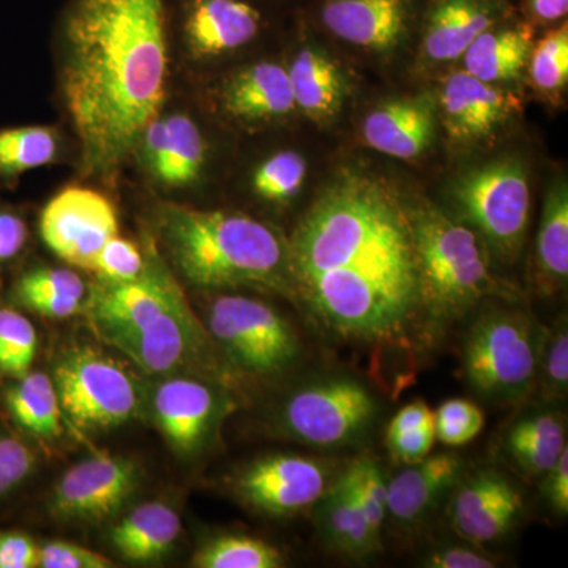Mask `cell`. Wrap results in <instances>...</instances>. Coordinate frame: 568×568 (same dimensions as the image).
Instances as JSON below:
<instances>
[{
    "mask_svg": "<svg viewBox=\"0 0 568 568\" xmlns=\"http://www.w3.org/2000/svg\"><path fill=\"white\" fill-rule=\"evenodd\" d=\"M294 293L343 339L402 342L420 312L407 211L379 183L347 175L325 190L290 244Z\"/></svg>",
    "mask_w": 568,
    "mask_h": 568,
    "instance_id": "cell-1",
    "label": "cell"
},
{
    "mask_svg": "<svg viewBox=\"0 0 568 568\" xmlns=\"http://www.w3.org/2000/svg\"><path fill=\"white\" fill-rule=\"evenodd\" d=\"M168 0H70L61 20L63 103L82 170L112 179L166 93Z\"/></svg>",
    "mask_w": 568,
    "mask_h": 568,
    "instance_id": "cell-2",
    "label": "cell"
},
{
    "mask_svg": "<svg viewBox=\"0 0 568 568\" xmlns=\"http://www.w3.org/2000/svg\"><path fill=\"white\" fill-rule=\"evenodd\" d=\"M159 233L175 268L194 286H254L295 295L286 242L252 216L166 204L159 213Z\"/></svg>",
    "mask_w": 568,
    "mask_h": 568,
    "instance_id": "cell-3",
    "label": "cell"
},
{
    "mask_svg": "<svg viewBox=\"0 0 568 568\" xmlns=\"http://www.w3.org/2000/svg\"><path fill=\"white\" fill-rule=\"evenodd\" d=\"M416 250L420 306L436 323L465 316L495 290L477 234L429 204L407 211Z\"/></svg>",
    "mask_w": 568,
    "mask_h": 568,
    "instance_id": "cell-4",
    "label": "cell"
},
{
    "mask_svg": "<svg viewBox=\"0 0 568 568\" xmlns=\"http://www.w3.org/2000/svg\"><path fill=\"white\" fill-rule=\"evenodd\" d=\"M545 328L519 308H491L470 324L463 346L469 387L489 402L511 403L536 387Z\"/></svg>",
    "mask_w": 568,
    "mask_h": 568,
    "instance_id": "cell-5",
    "label": "cell"
},
{
    "mask_svg": "<svg viewBox=\"0 0 568 568\" xmlns=\"http://www.w3.org/2000/svg\"><path fill=\"white\" fill-rule=\"evenodd\" d=\"M205 324L227 361L252 375H278L301 355L293 325L257 298L220 295L209 306Z\"/></svg>",
    "mask_w": 568,
    "mask_h": 568,
    "instance_id": "cell-6",
    "label": "cell"
},
{
    "mask_svg": "<svg viewBox=\"0 0 568 568\" xmlns=\"http://www.w3.org/2000/svg\"><path fill=\"white\" fill-rule=\"evenodd\" d=\"M454 196L493 252L506 261L517 260L530 213L529 179L523 163L503 159L473 168L455 182Z\"/></svg>",
    "mask_w": 568,
    "mask_h": 568,
    "instance_id": "cell-7",
    "label": "cell"
},
{
    "mask_svg": "<svg viewBox=\"0 0 568 568\" xmlns=\"http://www.w3.org/2000/svg\"><path fill=\"white\" fill-rule=\"evenodd\" d=\"M62 410L84 429H111L134 417L140 394L132 375L91 346L65 351L54 366Z\"/></svg>",
    "mask_w": 568,
    "mask_h": 568,
    "instance_id": "cell-8",
    "label": "cell"
},
{
    "mask_svg": "<svg viewBox=\"0 0 568 568\" xmlns=\"http://www.w3.org/2000/svg\"><path fill=\"white\" fill-rule=\"evenodd\" d=\"M376 414V398L361 381L331 377L295 390L280 410V426L298 443L335 448L365 435Z\"/></svg>",
    "mask_w": 568,
    "mask_h": 568,
    "instance_id": "cell-9",
    "label": "cell"
},
{
    "mask_svg": "<svg viewBox=\"0 0 568 568\" xmlns=\"http://www.w3.org/2000/svg\"><path fill=\"white\" fill-rule=\"evenodd\" d=\"M185 304L189 302L174 276L151 256L144 271L132 280L100 278L84 308L95 334L108 343L115 336L140 331Z\"/></svg>",
    "mask_w": 568,
    "mask_h": 568,
    "instance_id": "cell-10",
    "label": "cell"
},
{
    "mask_svg": "<svg viewBox=\"0 0 568 568\" xmlns=\"http://www.w3.org/2000/svg\"><path fill=\"white\" fill-rule=\"evenodd\" d=\"M40 234L61 260L93 272L104 244L119 234L118 213L104 194L69 186L41 212Z\"/></svg>",
    "mask_w": 568,
    "mask_h": 568,
    "instance_id": "cell-11",
    "label": "cell"
},
{
    "mask_svg": "<svg viewBox=\"0 0 568 568\" xmlns=\"http://www.w3.org/2000/svg\"><path fill=\"white\" fill-rule=\"evenodd\" d=\"M327 488L325 466L301 455H268L246 466L235 480L246 504L275 517L315 506Z\"/></svg>",
    "mask_w": 568,
    "mask_h": 568,
    "instance_id": "cell-12",
    "label": "cell"
},
{
    "mask_svg": "<svg viewBox=\"0 0 568 568\" xmlns=\"http://www.w3.org/2000/svg\"><path fill=\"white\" fill-rule=\"evenodd\" d=\"M183 44L193 58H219L261 36L265 13L257 0H173Z\"/></svg>",
    "mask_w": 568,
    "mask_h": 568,
    "instance_id": "cell-13",
    "label": "cell"
},
{
    "mask_svg": "<svg viewBox=\"0 0 568 568\" xmlns=\"http://www.w3.org/2000/svg\"><path fill=\"white\" fill-rule=\"evenodd\" d=\"M140 473L129 459L93 457L71 467L51 499L55 517L73 521H103L118 514L138 487Z\"/></svg>",
    "mask_w": 568,
    "mask_h": 568,
    "instance_id": "cell-14",
    "label": "cell"
},
{
    "mask_svg": "<svg viewBox=\"0 0 568 568\" xmlns=\"http://www.w3.org/2000/svg\"><path fill=\"white\" fill-rule=\"evenodd\" d=\"M523 514L519 489L497 470H478L459 478L452 495L448 517L452 528L469 544L499 540L517 525Z\"/></svg>",
    "mask_w": 568,
    "mask_h": 568,
    "instance_id": "cell-15",
    "label": "cell"
},
{
    "mask_svg": "<svg viewBox=\"0 0 568 568\" xmlns=\"http://www.w3.org/2000/svg\"><path fill=\"white\" fill-rule=\"evenodd\" d=\"M108 345L118 347L149 375H162L190 364L205 346V332L185 304L140 331L115 336Z\"/></svg>",
    "mask_w": 568,
    "mask_h": 568,
    "instance_id": "cell-16",
    "label": "cell"
},
{
    "mask_svg": "<svg viewBox=\"0 0 568 568\" xmlns=\"http://www.w3.org/2000/svg\"><path fill=\"white\" fill-rule=\"evenodd\" d=\"M152 409L168 443L183 454L203 446L222 414L215 392L189 377L163 381L153 394Z\"/></svg>",
    "mask_w": 568,
    "mask_h": 568,
    "instance_id": "cell-17",
    "label": "cell"
},
{
    "mask_svg": "<svg viewBox=\"0 0 568 568\" xmlns=\"http://www.w3.org/2000/svg\"><path fill=\"white\" fill-rule=\"evenodd\" d=\"M140 145L149 173L164 186L192 185L203 173L205 141L200 126L186 114L153 119L142 133Z\"/></svg>",
    "mask_w": 568,
    "mask_h": 568,
    "instance_id": "cell-18",
    "label": "cell"
},
{
    "mask_svg": "<svg viewBox=\"0 0 568 568\" xmlns=\"http://www.w3.org/2000/svg\"><path fill=\"white\" fill-rule=\"evenodd\" d=\"M410 10L413 0H324L320 20L346 43L388 51L405 37Z\"/></svg>",
    "mask_w": 568,
    "mask_h": 568,
    "instance_id": "cell-19",
    "label": "cell"
},
{
    "mask_svg": "<svg viewBox=\"0 0 568 568\" xmlns=\"http://www.w3.org/2000/svg\"><path fill=\"white\" fill-rule=\"evenodd\" d=\"M518 104L515 97L497 91L466 70L450 74L440 89L444 125L458 141L489 136L514 114Z\"/></svg>",
    "mask_w": 568,
    "mask_h": 568,
    "instance_id": "cell-20",
    "label": "cell"
},
{
    "mask_svg": "<svg viewBox=\"0 0 568 568\" xmlns=\"http://www.w3.org/2000/svg\"><path fill=\"white\" fill-rule=\"evenodd\" d=\"M435 130V102L422 95L395 100L369 112L364 123V140L377 152L413 160L432 145Z\"/></svg>",
    "mask_w": 568,
    "mask_h": 568,
    "instance_id": "cell-21",
    "label": "cell"
},
{
    "mask_svg": "<svg viewBox=\"0 0 568 568\" xmlns=\"http://www.w3.org/2000/svg\"><path fill=\"white\" fill-rule=\"evenodd\" d=\"M500 18L497 0H432L425 21L426 58L436 62L463 58L469 44Z\"/></svg>",
    "mask_w": 568,
    "mask_h": 568,
    "instance_id": "cell-22",
    "label": "cell"
},
{
    "mask_svg": "<svg viewBox=\"0 0 568 568\" xmlns=\"http://www.w3.org/2000/svg\"><path fill=\"white\" fill-rule=\"evenodd\" d=\"M462 466L450 454L410 463L387 481V515L402 525L420 521L458 484Z\"/></svg>",
    "mask_w": 568,
    "mask_h": 568,
    "instance_id": "cell-23",
    "label": "cell"
},
{
    "mask_svg": "<svg viewBox=\"0 0 568 568\" xmlns=\"http://www.w3.org/2000/svg\"><path fill=\"white\" fill-rule=\"evenodd\" d=\"M223 110L242 122H268L295 110L290 74L275 62L237 71L222 89Z\"/></svg>",
    "mask_w": 568,
    "mask_h": 568,
    "instance_id": "cell-24",
    "label": "cell"
},
{
    "mask_svg": "<svg viewBox=\"0 0 568 568\" xmlns=\"http://www.w3.org/2000/svg\"><path fill=\"white\" fill-rule=\"evenodd\" d=\"M320 526L325 544L347 558L364 559L381 549V536L373 530L346 477L328 485L320 500Z\"/></svg>",
    "mask_w": 568,
    "mask_h": 568,
    "instance_id": "cell-25",
    "label": "cell"
},
{
    "mask_svg": "<svg viewBox=\"0 0 568 568\" xmlns=\"http://www.w3.org/2000/svg\"><path fill=\"white\" fill-rule=\"evenodd\" d=\"M181 532V517L173 507L145 503L111 529L110 540L123 559L153 562L171 551Z\"/></svg>",
    "mask_w": 568,
    "mask_h": 568,
    "instance_id": "cell-26",
    "label": "cell"
},
{
    "mask_svg": "<svg viewBox=\"0 0 568 568\" xmlns=\"http://www.w3.org/2000/svg\"><path fill=\"white\" fill-rule=\"evenodd\" d=\"M295 108L313 121H327L342 110L346 95L345 78L338 65L313 47L301 50L290 69Z\"/></svg>",
    "mask_w": 568,
    "mask_h": 568,
    "instance_id": "cell-27",
    "label": "cell"
},
{
    "mask_svg": "<svg viewBox=\"0 0 568 568\" xmlns=\"http://www.w3.org/2000/svg\"><path fill=\"white\" fill-rule=\"evenodd\" d=\"M496 26L481 32L463 54L467 73L488 84L517 78L532 52V31L528 26Z\"/></svg>",
    "mask_w": 568,
    "mask_h": 568,
    "instance_id": "cell-28",
    "label": "cell"
},
{
    "mask_svg": "<svg viewBox=\"0 0 568 568\" xmlns=\"http://www.w3.org/2000/svg\"><path fill=\"white\" fill-rule=\"evenodd\" d=\"M537 286L545 295L562 290L568 278V190L555 183L545 197L536 245Z\"/></svg>",
    "mask_w": 568,
    "mask_h": 568,
    "instance_id": "cell-29",
    "label": "cell"
},
{
    "mask_svg": "<svg viewBox=\"0 0 568 568\" xmlns=\"http://www.w3.org/2000/svg\"><path fill=\"white\" fill-rule=\"evenodd\" d=\"M6 406L11 418L32 435L55 439L61 437L62 407L54 381L44 373H26L7 388Z\"/></svg>",
    "mask_w": 568,
    "mask_h": 568,
    "instance_id": "cell-30",
    "label": "cell"
},
{
    "mask_svg": "<svg viewBox=\"0 0 568 568\" xmlns=\"http://www.w3.org/2000/svg\"><path fill=\"white\" fill-rule=\"evenodd\" d=\"M58 155V138L48 126L0 130V175L14 179L51 163Z\"/></svg>",
    "mask_w": 568,
    "mask_h": 568,
    "instance_id": "cell-31",
    "label": "cell"
},
{
    "mask_svg": "<svg viewBox=\"0 0 568 568\" xmlns=\"http://www.w3.org/2000/svg\"><path fill=\"white\" fill-rule=\"evenodd\" d=\"M283 564L278 548L235 534L212 538L193 556V566L200 568H278Z\"/></svg>",
    "mask_w": 568,
    "mask_h": 568,
    "instance_id": "cell-32",
    "label": "cell"
},
{
    "mask_svg": "<svg viewBox=\"0 0 568 568\" xmlns=\"http://www.w3.org/2000/svg\"><path fill=\"white\" fill-rule=\"evenodd\" d=\"M37 353V332L31 321L10 308H0V375L29 373Z\"/></svg>",
    "mask_w": 568,
    "mask_h": 568,
    "instance_id": "cell-33",
    "label": "cell"
},
{
    "mask_svg": "<svg viewBox=\"0 0 568 568\" xmlns=\"http://www.w3.org/2000/svg\"><path fill=\"white\" fill-rule=\"evenodd\" d=\"M306 162L301 153L284 151L265 160L253 175L254 192L267 201L283 203L301 192Z\"/></svg>",
    "mask_w": 568,
    "mask_h": 568,
    "instance_id": "cell-34",
    "label": "cell"
},
{
    "mask_svg": "<svg viewBox=\"0 0 568 568\" xmlns=\"http://www.w3.org/2000/svg\"><path fill=\"white\" fill-rule=\"evenodd\" d=\"M530 80L538 91L559 93L568 81V29L567 24L547 33L529 58Z\"/></svg>",
    "mask_w": 568,
    "mask_h": 568,
    "instance_id": "cell-35",
    "label": "cell"
},
{
    "mask_svg": "<svg viewBox=\"0 0 568 568\" xmlns=\"http://www.w3.org/2000/svg\"><path fill=\"white\" fill-rule=\"evenodd\" d=\"M343 476L353 489L373 530L381 536L387 518V480L376 459L362 457L347 467Z\"/></svg>",
    "mask_w": 568,
    "mask_h": 568,
    "instance_id": "cell-36",
    "label": "cell"
},
{
    "mask_svg": "<svg viewBox=\"0 0 568 568\" xmlns=\"http://www.w3.org/2000/svg\"><path fill=\"white\" fill-rule=\"evenodd\" d=\"M536 386L547 399H564L568 390V327L566 317L545 331L538 358Z\"/></svg>",
    "mask_w": 568,
    "mask_h": 568,
    "instance_id": "cell-37",
    "label": "cell"
},
{
    "mask_svg": "<svg viewBox=\"0 0 568 568\" xmlns=\"http://www.w3.org/2000/svg\"><path fill=\"white\" fill-rule=\"evenodd\" d=\"M484 426V410L467 399H447L435 410L436 439L448 447L465 446L480 435Z\"/></svg>",
    "mask_w": 568,
    "mask_h": 568,
    "instance_id": "cell-38",
    "label": "cell"
},
{
    "mask_svg": "<svg viewBox=\"0 0 568 568\" xmlns=\"http://www.w3.org/2000/svg\"><path fill=\"white\" fill-rule=\"evenodd\" d=\"M144 267L145 260L138 245L118 234L104 244L97 256L93 272L102 280L125 282L140 275Z\"/></svg>",
    "mask_w": 568,
    "mask_h": 568,
    "instance_id": "cell-39",
    "label": "cell"
},
{
    "mask_svg": "<svg viewBox=\"0 0 568 568\" xmlns=\"http://www.w3.org/2000/svg\"><path fill=\"white\" fill-rule=\"evenodd\" d=\"M54 293L84 298L85 284L77 272L69 268L40 267L29 271L14 283L13 294Z\"/></svg>",
    "mask_w": 568,
    "mask_h": 568,
    "instance_id": "cell-40",
    "label": "cell"
},
{
    "mask_svg": "<svg viewBox=\"0 0 568 568\" xmlns=\"http://www.w3.org/2000/svg\"><path fill=\"white\" fill-rule=\"evenodd\" d=\"M114 564L100 552L70 544V541H50L40 547V566L43 568H108Z\"/></svg>",
    "mask_w": 568,
    "mask_h": 568,
    "instance_id": "cell-41",
    "label": "cell"
},
{
    "mask_svg": "<svg viewBox=\"0 0 568 568\" xmlns=\"http://www.w3.org/2000/svg\"><path fill=\"white\" fill-rule=\"evenodd\" d=\"M36 466L31 448L14 437L0 436V495L21 484Z\"/></svg>",
    "mask_w": 568,
    "mask_h": 568,
    "instance_id": "cell-42",
    "label": "cell"
},
{
    "mask_svg": "<svg viewBox=\"0 0 568 568\" xmlns=\"http://www.w3.org/2000/svg\"><path fill=\"white\" fill-rule=\"evenodd\" d=\"M436 429L435 424L420 426V428L409 429V432L387 435V447L392 458L395 462L410 463L420 462L428 457L433 446H435Z\"/></svg>",
    "mask_w": 568,
    "mask_h": 568,
    "instance_id": "cell-43",
    "label": "cell"
},
{
    "mask_svg": "<svg viewBox=\"0 0 568 568\" xmlns=\"http://www.w3.org/2000/svg\"><path fill=\"white\" fill-rule=\"evenodd\" d=\"M13 298L18 304L39 313L41 316L58 317V320L78 315L84 310V304H82L84 298L67 294L22 293L13 294Z\"/></svg>",
    "mask_w": 568,
    "mask_h": 568,
    "instance_id": "cell-44",
    "label": "cell"
},
{
    "mask_svg": "<svg viewBox=\"0 0 568 568\" xmlns=\"http://www.w3.org/2000/svg\"><path fill=\"white\" fill-rule=\"evenodd\" d=\"M497 562L470 545H446L433 549L425 559V567L432 568H493Z\"/></svg>",
    "mask_w": 568,
    "mask_h": 568,
    "instance_id": "cell-45",
    "label": "cell"
},
{
    "mask_svg": "<svg viewBox=\"0 0 568 568\" xmlns=\"http://www.w3.org/2000/svg\"><path fill=\"white\" fill-rule=\"evenodd\" d=\"M40 566V547L21 532L0 534V568H33Z\"/></svg>",
    "mask_w": 568,
    "mask_h": 568,
    "instance_id": "cell-46",
    "label": "cell"
},
{
    "mask_svg": "<svg viewBox=\"0 0 568 568\" xmlns=\"http://www.w3.org/2000/svg\"><path fill=\"white\" fill-rule=\"evenodd\" d=\"M28 242V226L18 213L0 209V264L17 257Z\"/></svg>",
    "mask_w": 568,
    "mask_h": 568,
    "instance_id": "cell-47",
    "label": "cell"
},
{
    "mask_svg": "<svg viewBox=\"0 0 568 568\" xmlns=\"http://www.w3.org/2000/svg\"><path fill=\"white\" fill-rule=\"evenodd\" d=\"M544 493L549 507L556 514H568V448L562 452L556 465L545 474Z\"/></svg>",
    "mask_w": 568,
    "mask_h": 568,
    "instance_id": "cell-48",
    "label": "cell"
},
{
    "mask_svg": "<svg viewBox=\"0 0 568 568\" xmlns=\"http://www.w3.org/2000/svg\"><path fill=\"white\" fill-rule=\"evenodd\" d=\"M428 424H435V410L424 402H414L396 413L388 425L387 435L409 432V429L420 428Z\"/></svg>",
    "mask_w": 568,
    "mask_h": 568,
    "instance_id": "cell-49",
    "label": "cell"
},
{
    "mask_svg": "<svg viewBox=\"0 0 568 568\" xmlns=\"http://www.w3.org/2000/svg\"><path fill=\"white\" fill-rule=\"evenodd\" d=\"M530 14L540 22H556L567 17L568 0H529Z\"/></svg>",
    "mask_w": 568,
    "mask_h": 568,
    "instance_id": "cell-50",
    "label": "cell"
}]
</instances>
